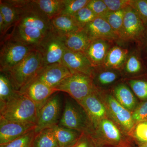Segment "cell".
<instances>
[{
	"label": "cell",
	"instance_id": "obj_26",
	"mask_svg": "<svg viewBox=\"0 0 147 147\" xmlns=\"http://www.w3.org/2000/svg\"><path fill=\"white\" fill-rule=\"evenodd\" d=\"M32 147H59L51 128L45 129L36 133Z\"/></svg>",
	"mask_w": 147,
	"mask_h": 147
},
{
	"label": "cell",
	"instance_id": "obj_9",
	"mask_svg": "<svg viewBox=\"0 0 147 147\" xmlns=\"http://www.w3.org/2000/svg\"><path fill=\"white\" fill-rule=\"evenodd\" d=\"M58 125L89 134L90 124L86 113L83 108L71 100H65L63 112Z\"/></svg>",
	"mask_w": 147,
	"mask_h": 147
},
{
	"label": "cell",
	"instance_id": "obj_30",
	"mask_svg": "<svg viewBox=\"0 0 147 147\" xmlns=\"http://www.w3.org/2000/svg\"><path fill=\"white\" fill-rule=\"evenodd\" d=\"M89 1L90 0H64V7L61 14L73 16L86 6Z\"/></svg>",
	"mask_w": 147,
	"mask_h": 147
},
{
	"label": "cell",
	"instance_id": "obj_43",
	"mask_svg": "<svg viewBox=\"0 0 147 147\" xmlns=\"http://www.w3.org/2000/svg\"><path fill=\"white\" fill-rule=\"evenodd\" d=\"M97 147H114L108 146H98V145H97Z\"/></svg>",
	"mask_w": 147,
	"mask_h": 147
},
{
	"label": "cell",
	"instance_id": "obj_15",
	"mask_svg": "<svg viewBox=\"0 0 147 147\" xmlns=\"http://www.w3.org/2000/svg\"><path fill=\"white\" fill-rule=\"evenodd\" d=\"M34 124L7 120L0 118V145L5 144L35 129Z\"/></svg>",
	"mask_w": 147,
	"mask_h": 147
},
{
	"label": "cell",
	"instance_id": "obj_17",
	"mask_svg": "<svg viewBox=\"0 0 147 147\" xmlns=\"http://www.w3.org/2000/svg\"><path fill=\"white\" fill-rule=\"evenodd\" d=\"M83 29L91 40L98 39L112 41L120 40L108 22L101 17L95 18L86 25Z\"/></svg>",
	"mask_w": 147,
	"mask_h": 147
},
{
	"label": "cell",
	"instance_id": "obj_41",
	"mask_svg": "<svg viewBox=\"0 0 147 147\" xmlns=\"http://www.w3.org/2000/svg\"><path fill=\"white\" fill-rule=\"evenodd\" d=\"M146 32L144 39L142 41L141 45L142 46L143 49V52L145 55L147 56V24H146Z\"/></svg>",
	"mask_w": 147,
	"mask_h": 147
},
{
	"label": "cell",
	"instance_id": "obj_11",
	"mask_svg": "<svg viewBox=\"0 0 147 147\" xmlns=\"http://www.w3.org/2000/svg\"><path fill=\"white\" fill-rule=\"evenodd\" d=\"M146 32V25L138 13L131 6L127 7L123 20L125 41H135L141 45Z\"/></svg>",
	"mask_w": 147,
	"mask_h": 147
},
{
	"label": "cell",
	"instance_id": "obj_18",
	"mask_svg": "<svg viewBox=\"0 0 147 147\" xmlns=\"http://www.w3.org/2000/svg\"><path fill=\"white\" fill-rule=\"evenodd\" d=\"M113 41L103 39L92 40L85 54L95 68L102 66Z\"/></svg>",
	"mask_w": 147,
	"mask_h": 147
},
{
	"label": "cell",
	"instance_id": "obj_32",
	"mask_svg": "<svg viewBox=\"0 0 147 147\" xmlns=\"http://www.w3.org/2000/svg\"><path fill=\"white\" fill-rule=\"evenodd\" d=\"M35 134L34 129L9 143L0 145V147H32L33 141Z\"/></svg>",
	"mask_w": 147,
	"mask_h": 147
},
{
	"label": "cell",
	"instance_id": "obj_22",
	"mask_svg": "<svg viewBox=\"0 0 147 147\" xmlns=\"http://www.w3.org/2000/svg\"><path fill=\"white\" fill-rule=\"evenodd\" d=\"M53 30L57 33L65 36L82 30L73 16L60 14L51 20Z\"/></svg>",
	"mask_w": 147,
	"mask_h": 147
},
{
	"label": "cell",
	"instance_id": "obj_39",
	"mask_svg": "<svg viewBox=\"0 0 147 147\" xmlns=\"http://www.w3.org/2000/svg\"><path fill=\"white\" fill-rule=\"evenodd\" d=\"M110 12L124 9L130 5L131 0H103Z\"/></svg>",
	"mask_w": 147,
	"mask_h": 147
},
{
	"label": "cell",
	"instance_id": "obj_25",
	"mask_svg": "<svg viewBox=\"0 0 147 147\" xmlns=\"http://www.w3.org/2000/svg\"><path fill=\"white\" fill-rule=\"evenodd\" d=\"M125 9L126 8L115 12H109L102 18L108 22L119 39L122 40H124L123 20Z\"/></svg>",
	"mask_w": 147,
	"mask_h": 147
},
{
	"label": "cell",
	"instance_id": "obj_19",
	"mask_svg": "<svg viewBox=\"0 0 147 147\" xmlns=\"http://www.w3.org/2000/svg\"><path fill=\"white\" fill-rule=\"evenodd\" d=\"M59 147H73L81 138L83 132L56 125L51 127Z\"/></svg>",
	"mask_w": 147,
	"mask_h": 147
},
{
	"label": "cell",
	"instance_id": "obj_1",
	"mask_svg": "<svg viewBox=\"0 0 147 147\" xmlns=\"http://www.w3.org/2000/svg\"><path fill=\"white\" fill-rule=\"evenodd\" d=\"M8 1L17 9L18 18L11 32L4 38L22 42L35 49L53 30L51 20L32 0Z\"/></svg>",
	"mask_w": 147,
	"mask_h": 147
},
{
	"label": "cell",
	"instance_id": "obj_21",
	"mask_svg": "<svg viewBox=\"0 0 147 147\" xmlns=\"http://www.w3.org/2000/svg\"><path fill=\"white\" fill-rule=\"evenodd\" d=\"M128 57L127 49L118 46H113L108 52L102 66L108 69L119 70L125 65Z\"/></svg>",
	"mask_w": 147,
	"mask_h": 147
},
{
	"label": "cell",
	"instance_id": "obj_35",
	"mask_svg": "<svg viewBox=\"0 0 147 147\" xmlns=\"http://www.w3.org/2000/svg\"><path fill=\"white\" fill-rule=\"evenodd\" d=\"M86 6L98 17L103 18L110 12L103 0H90Z\"/></svg>",
	"mask_w": 147,
	"mask_h": 147
},
{
	"label": "cell",
	"instance_id": "obj_13",
	"mask_svg": "<svg viewBox=\"0 0 147 147\" xmlns=\"http://www.w3.org/2000/svg\"><path fill=\"white\" fill-rule=\"evenodd\" d=\"M61 63L67 67L71 74H81L93 78L95 68L85 53L73 52L66 49Z\"/></svg>",
	"mask_w": 147,
	"mask_h": 147
},
{
	"label": "cell",
	"instance_id": "obj_44",
	"mask_svg": "<svg viewBox=\"0 0 147 147\" xmlns=\"http://www.w3.org/2000/svg\"></svg>",
	"mask_w": 147,
	"mask_h": 147
},
{
	"label": "cell",
	"instance_id": "obj_10",
	"mask_svg": "<svg viewBox=\"0 0 147 147\" xmlns=\"http://www.w3.org/2000/svg\"><path fill=\"white\" fill-rule=\"evenodd\" d=\"M61 97L57 93L52 95L38 112L34 131L36 133L58 124L61 118Z\"/></svg>",
	"mask_w": 147,
	"mask_h": 147
},
{
	"label": "cell",
	"instance_id": "obj_38",
	"mask_svg": "<svg viewBox=\"0 0 147 147\" xmlns=\"http://www.w3.org/2000/svg\"><path fill=\"white\" fill-rule=\"evenodd\" d=\"M133 138L136 143L147 142V121L140 123L136 125Z\"/></svg>",
	"mask_w": 147,
	"mask_h": 147
},
{
	"label": "cell",
	"instance_id": "obj_4",
	"mask_svg": "<svg viewBox=\"0 0 147 147\" xmlns=\"http://www.w3.org/2000/svg\"><path fill=\"white\" fill-rule=\"evenodd\" d=\"M43 67L42 56L34 50L6 74L14 89L19 91L34 79Z\"/></svg>",
	"mask_w": 147,
	"mask_h": 147
},
{
	"label": "cell",
	"instance_id": "obj_34",
	"mask_svg": "<svg viewBox=\"0 0 147 147\" xmlns=\"http://www.w3.org/2000/svg\"><path fill=\"white\" fill-rule=\"evenodd\" d=\"M129 84L135 95L141 100H147V81L131 80Z\"/></svg>",
	"mask_w": 147,
	"mask_h": 147
},
{
	"label": "cell",
	"instance_id": "obj_24",
	"mask_svg": "<svg viewBox=\"0 0 147 147\" xmlns=\"http://www.w3.org/2000/svg\"><path fill=\"white\" fill-rule=\"evenodd\" d=\"M50 20L60 15L63 10L64 0H32Z\"/></svg>",
	"mask_w": 147,
	"mask_h": 147
},
{
	"label": "cell",
	"instance_id": "obj_2",
	"mask_svg": "<svg viewBox=\"0 0 147 147\" xmlns=\"http://www.w3.org/2000/svg\"><path fill=\"white\" fill-rule=\"evenodd\" d=\"M38 110L26 94L16 90L9 100L0 106V118L7 120L36 125Z\"/></svg>",
	"mask_w": 147,
	"mask_h": 147
},
{
	"label": "cell",
	"instance_id": "obj_29",
	"mask_svg": "<svg viewBox=\"0 0 147 147\" xmlns=\"http://www.w3.org/2000/svg\"><path fill=\"white\" fill-rule=\"evenodd\" d=\"M106 70L98 73L95 71L93 76L94 82L99 85L108 86L114 83L118 78V73L114 69H106Z\"/></svg>",
	"mask_w": 147,
	"mask_h": 147
},
{
	"label": "cell",
	"instance_id": "obj_28",
	"mask_svg": "<svg viewBox=\"0 0 147 147\" xmlns=\"http://www.w3.org/2000/svg\"><path fill=\"white\" fill-rule=\"evenodd\" d=\"M16 90L14 89L7 74H0V106L5 104L12 97Z\"/></svg>",
	"mask_w": 147,
	"mask_h": 147
},
{
	"label": "cell",
	"instance_id": "obj_8",
	"mask_svg": "<svg viewBox=\"0 0 147 147\" xmlns=\"http://www.w3.org/2000/svg\"><path fill=\"white\" fill-rule=\"evenodd\" d=\"M66 47L64 36L52 31L37 46L35 50L41 56L44 66L55 63H61Z\"/></svg>",
	"mask_w": 147,
	"mask_h": 147
},
{
	"label": "cell",
	"instance_id": "obj_31",
	"mask_svg": "<svg viewBox=\"0 0 147 147\" xmlns=\"http://www.w3.org/2000/svg\"><path fill=\"white\" fill-rule=\"evenodd\" d=\"M73 17L79 26L83 29L86 25L98 17L86 6L79 10Z\"/></svg>",
	"mask_w": 147,
	"mask_h": 147
},
{
	"label": "cell",
	"instance_id": "obj_36",
	"mask_svg": "<svg viewBox=\"0 0 147 147\" xmlns=\"http://www.w3.org/2000/svg\"><path fill=\"white\" fill-rule=\"evenodd\" d=\"M132 118L136 125L147 121V100L137 105L132 113Z\"/></svg>",
	"mask_w": 147,
	"mask_h": 147
},
{
	"label": "cell",
	"instance_id": "obj_23",
	"mask_svg": "<svg viewBox=\"0 0 147 147\" xmlns=\"http://www.w3.org/2000/svg\"><path fill=\"white\" fill-rule=\"evenodd\" d=\"M114 96L125 108L132 113L137 107V100L134 94L126 85L119 84L114 90Z\"/></svg>",
	"mask_w": 147,
	"mask_h": 147
},
{
	"label": "cell",
	"instance_id": "obj_45",
	"mask_svg": "<svg viewBox=\"0 0 147 147\" xmlns=\"http://www.w3.org/2000/svg\"></svg>",
	"mask_w": 147,
	"mask_h": 147
},
{
	"label": "cell",
	"instance_id": "obj_5",
	"mask_svg": "<svg viewBox=\"0 0 147 147\" xmlns=\"http://www.w3.org/2000/svg\"><path fill=\"white\" fill-rule=\"evenodd\" d=\"M34 50L22 42L4 38L1 40L0 71L7 73Z\"/></svg>",
	"mask_w": 147,
	"mask_h": 147
},
{
	"label": "cell",
	"instance_id": "obj_37",
	"mask_svg": "<svg viewBox=\"0 0 147 147\" xmlns=\"http://www.w3.org/2000/svg\"><path fill=\"white\" fill-rule=\"evenodd\" d=\"M130 6L145 24H147V0H131Z\"/></svg>",
	"mask_w": 147,
	"mask_h": 147
},
{
	"label": "cell",
	"instance_id": "obj_16",
	"mask_svg": "<svg viewBox=\"0 0 147 147\" xmlns=\"http://www.w3.org/2000/svg\"><path fill=\"white\" fill-rule=\"evenodd\" d=\"M71 74L68 69L63 64L55 63L43 67L34 79L55 89L61 82Z\"/></svg>",
	"mask_w": 147,
	"mask_h": 147
},
{
	"label": "cell",
	"instance_id": "obj_7",
	"mask_svg": "<svg viewBox=\"0 0 147 147\" xmlns=\"http://www.w3.org/2000/svg\"><path fill=\"white\" fill-rule=\"evenodd\" d=\"M92 77L81 74H72L61 82L55 89L57 92L68 94L77 103L95 90Z\"/></svg>",
	"mask_w": 147,
	"mask_h": 147
},
{
	"label": "cell",
	"instance_id": "obj_27",
	"mask_svg": "<svg viewBox=\"0 0 147 147\" xmlns=\"http://www.w3.org/2000/svg\"><path fill=\"white\" fill-rule=\"evenodd\" d=\"M0 13L4 20L7 32L16 24L18 18V11L16 7L8 0L0 1Z\"/></svg>",
	"mask_w": 147,
	"mask_h": 147
},
{
	"label": "cell",
	"instance_id": "obj_14",
	"mask_svg": "<svg viewBox=\"0 0 147 147\" xmlns=\"http://www.w3.org/2000/svg\"><path fill=\"white\" fill-rule=\"evenodd\" d=\"M19 91L26 94L34 102L38 112L47 100L58 92L54 88L35 79L32 80Z\"/></svg>",
	"mask_w": 147,
	"mask_h": 147
},
{
	"label": "cell",
	"instance_id": "obj_42",
	"mask_svg": "<svg viewBox=\"0 0 147 147\" xmlns=\"http://www.w3.org/2000/svg\"><path fill=\"white\" fill-rule=\"evenodd\" d=\"M137 147H147V142L137 143Z\"/></svg>",
	"mask_w": 147,
	"mask_h": 147
},
{
	"label": "cell",
	"instance_id": "obj_40",
	"mask_svg": "<svg viewBox=\"0 0 147 147\" xmlns=\"http://www.w3.org/2000/svg\"><path fill=\"white\" fill-rule=\"evenodd\" d=\"M74 147H97V145L90 134L83 133L79 141Z\"/></svg>",
	"mask_w": 147,
	"mask_h": 147
},
{
	"label": "cell",
	"instance_id": "obj_6",
	"mask_svg": "<svg viewBox=\"0 0 147 147\" xmlns=\"http://www.w3.org/2000/svg\"><path fill=\"white\" fill-rule=\"evenodd\" d=\"M98 90L110 118L126 134L133 137L136 125L132 118V113L121 105L115 96L100 91L98 88Z\"/></svg>",
	"mask_w": 147,
	"mask_h": 147
},
{
	"label": "cell",
	"instance_id": "obj_3",
	"mask_svg": "<svg viewBox=\"0 0 147 147\" xmlns=\"http://www.w3.org/2000/svg\"><path fill=\"white\" fill-rule=\"evenodd\" d=\"M89 134L98 146L135 147L134 138L126 134L110 117L92 126Z\"/></svg>",
	"mask_w": 147,
	"mask_h": 147
},
{
	"label": "cell",
	"instance_id": "obj_12",
	"mask_svg": "<svg viewBox=\"0 0 147 147\" xmlns=\"http://www.w3.org/2000/svg\"><path fill=\"white\" fill-rule=\"evenodd\" d=\"M78 103L86 113L90 124V129L102 119L109 117L106 107L98 94L97 87L94 92Z\"/></svg>",
	"mask_w": 147,
	"mask_h": 147
},
{
	"label": "cell",
	"instance_id": "obj_33",
	"mask_svg": "<svg viewBox=\"0 0 147 147\" xmlns=\"http://www.w3.org/2000/svg\"><path fill=\"white\" fill-rule=\"evenodd\" d=\"M127 72L130 74H136L144 69V65L139 56L131 55L127 57L125 65Z\"/></svg>",
	"mask_w": 147,
	"mask_h": 147
},
{
	"label": "cell",
	"instance_id": "obj_20",
	"mask_svg": "<svg viewBox=\"0 0 147 147\" xmlns=\"http://www.w3.org/2000/svg\"><path fill=\"white\" fill-rule=\"evenodd\" d=\"M64 40L67 49L84 53L92 41L83 29L65 36Z\"/></svg>",
	"mask_w": 147,
	"mask_h": 147
}]
</instances>
